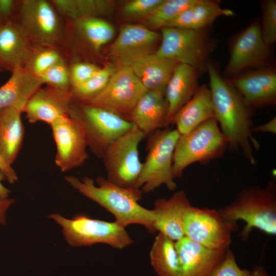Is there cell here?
Listing matches in <instances>:
<instances>
[{
    "mask_svg": "<svg viewBox=\"0 0 276 276\" xmlns=\"http://www.w3.org/2000/svg\"><path fill=\"white\" fill-rule=\"evenodd\" d=\"M178 63L155 53L145 56L129 66L147 90L164 91Z\"/></svg>",
    "mask_w": 276,
    "mask_h": 276,
    "instance_id": "cell-24",
    "label": "cell"
},
{
    "mask_svg": "<svg viewBox=\"0 0 276 276\" xmlns=\"http://www.w3.org/2000/svg\"><path fill=\"white\" fill-rule=\"evenodd\" d=\"M65 179L79 192L111 213L116 221L123 226L140 224L149 232H155L154 212L139 203L143 194L141 189L119 186L102 176L97 177V186L93 178L87 176L80 179L67 176Z\"/></svg>",
    "mask_w": 276,
    "mask_h": 276,
    "instance_id": "cell-2",
    "label": "cell"
},
{
    "mask_svg": "<svg viewBox=\"0 0 276 276\" xmlns=\"http://www.w3.org/2000/svg\"><path fill=\"white\" fill-rule=\"evenodd\" d=\"M58 13L74 21L86 16L97 17L112 9L111 3L103 0H53Z\"/></svg>",
    "mask_w": 276,
    "mask_h": 276,
    "instance_id": "cell-30",
    "label": "cell"
},
{
    "mask_svg": "<svg viewBox=\"0 0 276 276\" xmlns=\"http://www.w3.org/2000/svg\"><path fill=\"white\" fill-rule=\"evenodd\" d=\"M191 206L183 190L175 192L168 199H156L152 209L155 216V232L175 242L183 237L185 216Z\"/></svg>",
    "mask_w": 276,
    "mask_h": 276,
    "instance_id": "cell-19",
    "label": "cell"
},
{
    "mask_svg": "<svg viewBox=\"0 0 276 276\" xmlns=\"http://www.w3.org/2000/svg\"><path fill=\"white\" fill-rule=\"evenodd\" d=\"M160 38L157 32L143 25H126L121 28L109 53L121 66H129L140 58L153 53Z\"/></svg>",
    "mask_w": 276,
    "mask_h": 276,
    "instance_id": "cell-16",
    "label": "cell"
},
{
    "mask_svg": "<svg viewBox=\"0 0 276 276\" xmlns=\"http://www.w3.org/2000/svg\"><path fill=\"white\" fill-rule=\"evenodd\" d=\"M53 3L45 0H24L19 7V22L30 42L51 47L61 40L63 28Z\"/></svg>",
    "mask_w": 276,
    "mask_h": 276,
    "instance_id": "cell-11",
    "label": "cell"
},
{
    "mask_svg": "<svg viewBox=\"0 0 276 276\" xmlns=\"http://www.w3.org/2000/svg\"><path fill=\"white\" fill-rule=\"evenodd\" d=\"M152 266L159 276H178L179 265L175 241L159 233L150 252Z\"/></svg>",
    "mask_w": 276,
    "mask_h": 276,
    "instance_id": "cell-28",
    "label": "cell"
},
{
    "mask_svg": "<svg viewBox=\"0 0 276 276\" xmlns=\"http://www.w3.org/2000/svg\"><path fill=\"white\" fill-rule=\"evenodd\" d=\"M147 90L130 66H121L105 87L84 104L107 110L130 122L133 109Z\"/></svg>",
    "mask_w": 276,
    "mask_h": 276,
    "instance_id": "cell-10",
    "label": "cell"
},
{
    "mask_svg": "<svg viewBox=\"0 0 276 276\" xmlns=\"http://www.w3.org/2000/svg\"><path fill=\"white\" fill-rule=\"evenodd\" d=\"M163 0H134L126 4L123 11L133 18L147 17L163 2Z\"/></svg>",
    "mask_w": 276,
    "mask_h": 276,
    "instance_id": "cell-36",
    "label": "cell"
},
{
    "mask_svg": "<svg viewBox=\"0 0 276 276\" xmlns=\"http://www.w3.org/2000/svg\"><path fill=\"white\" fill-rule=\"evenodd\" d=\"M15 1L13 0H0V18H7L13 13Z\"/></svg>",
    "mask_w": 276,
    "mask_h": 276,
    "instance_id": "cell-40",
    "label": "cell"
},
{
    "mask_svg": "<svg viewBox=\"0 0 276 276\" xmlns=\"http://www.w3.org/2000/svg\"><path fill=\"white\" fill-rule=\"evenodd\" d=\"M270 58V47L263 41L260 26L252 22L234 39L224 74L234 77L250 68L264 67Z\"/></svg>",
    "mask_w": 276,
    "mask_h": 276,
    "instance_id": "cell-13",
    "label": "cell"
},
{
    "mask_svg": "<svg viewBox=\"0 0 276 276\" xmlns=\"http://www.w3.org/2000/svg\"><path fill=\"white\" fill-rule=\"evenodd\" d=\"M233 15V11L222 8L217 1L197 0L164 27L204 29L220 16Z\"/></svg>",
    "mask_w": 276,
    "mask_h": 276,
    "instance_id": "cell-27",
    "label": "cell"
},
{
    "mask_svg": "<svg viewBox=\"0 0 276 276\" xmlns=\"http://www.w3.org/2000/svg\"><path fill=\"white\" fill-rule=\"evenodd\" d=\"M198 71L188 65L178 63L165 89L168 107V124L172 125L177 112L187 102L199 88Z\"/></svg>",
    "mask_w": 276,
    "mask_h": 276,
    "instance_id": "cell-21",
    "label": "cell"
},
{
    "mask_svg": "<svg viewBox=\"0 0 276 276\" xmlns=\"http://www.w3.org/2000/svg\"><path fill=\"white\" fill-rule=\"evenodd\" d=\"M100 68L88 62H79L74 64L70 71L71 86L80 85L92 77Z\"/></svg>",
    "mask_w": 276,
    "mask_h": 276,
    "instance_id": "cell-38",
    "label": "cell"
},
{
    "mask_svg": "<svg viewBox=\"0 0 276 276\" xmlns=\"http://www.w3.org/2000/svg\"><path fill=\"white\" fill-rule=\"evenodd\" d=\"M168 113L165 92L147 90L133 109L130 122L147 136L168 126Z\"/></svg>",
    "mask_w": 276,
    "mask_h": 276,
    "instance_id": "cell-20",
    "label": "cell"
},
{
    "mask_svg": "<svg viewBox=\"0 0 276 276\" xmlns=\"http://www.w3.org/2000/svg\"><path fill=\"white\" fill-rule=\"evenodd\" d=\"M213 118L214 111L211 91L207 85L203 84L177 112L172 125H175L176 129L182 135Z\"/></svg>",
    "mask_w": 276,
    "mask_h": 276,
    "instance_id": "cell-23",
    "label": "cell"
},
{
    "mask_svg": "<svg viewBox=\"0 0 276 276\" xmlns=\"http://www.w3.org/2000/svg\"><path fill=\"white\" fill-rule=\"evenodd\" d=\"M249 276H268V275L262 267H256L252 271H250Z\"/></svg>",
    "mask_w": 276,
    "mask_h": 276,
    "instance_id": "cell-44",
    "label": "cell"
},
{
    "mask_svg": "<svg viewBox=\"0 0 276 276\" xmlns=\"http://www.w3.org/2000/svg\"><path fill=\"white\" fill-rule=\"evenodd\" d=\"M73 102L70 91L49 86L32 96L24 112L30 123L43 122L50 126L58 119L71 116Z\"/></svg>",
    "mask_w": 276,
    "mask_h": 276,
    "instance_id": "cell-17",
    "label": "cell"
},
{
    "mask_svg": "<svg viewBox=\"0 0 276 276\" xmlns=\"http://www.w3.org/2000/svg\"><path fill=\"white\" fill-rule=\"evenodd\" d=\"M228 82L250 109L276 103V71L266 66L238 75Z\"/></svg>",
    "mask_w": 276,
    "mask_h": 276,
    "instance_id": "cell-15",
    "label": "cell"
},
{
    "mask_svg": "<svg viewBox=\"0 0 276 276\" xmlns=\"http://www.w3.org/2000/svg\"><path fill=\"white\" fill-rule=\"evenodd\" d=\"M39 78L42 84L47 83L49 86L56 88L70 91L71 86L70 71L64 60L51 67Z\"/></svg>",
    "mask_w": 276,
    "mask_h": 276,
    "instance_id": "cell-35",
    "label": "cell"
},
{
    "mask_svg": "<svg viewBox=\"0 0 276 276\" xmlns=\"http://www.w3.org/2000/svg\"><path fill=\"white\" fill-rule=\"evenodd\" d=\"M74 25L78 33L95 50L110 41L114 34L113 26L97 17L80 18L74 21Z\"/></svg>",
    "mask_w": 276,
    "mask_h": 276,
    "instance_id": "cell-29",
    "label": "cell"
},
{
    "mask_svg": "<svg viewBox=\"0 0 276 276\" xmlns=\"http://www.w3.org/2000/svg\"><path fill=\"white\" fill-rule=\"evenodd\" d=\"M249 273L250 271L239 267L234 253L228 249L223 260L212 276H249Z\"/></svg>",
    "mask_w": 276,
    "mask_h": 276,
    "instance_id": "cell-37",
    "label": "cell"
},
{
    "mask_svg": "<svg viewBox=\"0 0 276 276\" xmlns=\"http://www.w3.org/2000/svg\"><path fill=\"white\" fill-rule=\"evenodd\" d=\"M227 147V141L214 118L180 135L173 158L175 178L180 177L184 170L194 163L205 164L221 156Z\"/></svg>",
    "mask_w": 276,
    "mask_h": 276,
    "instance_id": "cell-5",
    "label": "cell"
},
{
    "mask_svg": "<svg viewBox=\"0 0 276 276\" xmlns=\"http://www.w3.org/2000/svg\"><path fill=\"white\" fill-rule=\"evenodd\" d=\"M14 199H0V223L6 224V214L10 206L14 202Z\"/></svg>",
    "mask_w": 276,
    "mask_h": 276,
    "instance_id": "cell-42",
    "label": "cell"
},
{
    "mask_svg": "<svg viewBox=\"0 0 276 276\" xmlns=\"http://www.w3.org/2000/svg\"><path fill=\"white\" fill-rule=\"evenodd\" d=\"M50 126L56 146V166L62 172H65L82 165L89 155L79 123L70 116L58 119Z\"/></svg>",
    "mask_w": 276,
    "mask_h": 276,
    "instance_id": "cell-14",
    "label": "cell"
},
{
    "mask_svg": "<svg viewBox=\"0 0 276 276\" xmlns=\"http://www.w3.org/2000/svg\"><path fill=\"white\" fill-rule=\"evenodd\" d=\"M71 117L80 125L87 147L101 158L108 147L133 125L107 110L75 102Z\"/></svg>",
    "mask_w": 276,
    "mask_h": 276,
    "instance_id": "cell-6",
    "label": "cell"
},
{
    "mask_svg": "<svg viewBox=\"0 0 276 276\" xmlns=\"http://www.w3.org/2000/svg\"><path fill=\"white\" fill-rule=\"evenodd\" d=\"M197 0H163L146 19L153 28H164Z\"/></svg>",
    "mask_w": 276,
    "mask_h": 276,
    "instance_id": "cell-32",
    "label": "cell"
},
{
    "mask_svg": "<svg viewBox=\"0 0 276 276\" xmlns=\"http://www.w3.org/2000/svg\"><path fill=\"white\" fill-rule=\"evenodd\" d=\"M42 84L24 66L15 67L10 78L0 87V109L14 107L24 112L27 102Z\"/></svg>",
    "mask_w": 276,
    "mask_h": 276,
    "instance_id": "cell-22",
    "label": "cell"
},
{
    "mask_svg": "<svg viewBox=\"0 0 276 276\" xmlns=\"http://www.w3.org/2000/svg\"><path fill=\"white\" fill-rule=\"evenodd\" d=\"M223 220L237 226V222H245L241 234L245 239L253 228L269 235L276 234V194L274 181L265 188L249 187L242 190L235 200L219 211Z\"/></svg>",
    "mask_w": 276,
    "mask_h": 276,
    "instance_id": "cell-3",
    "label": "cell"
},
{
    "mask_svg": "<svg viewBox=\"0 0 276 276\" xmlns=\"http://www.w3.org/2000/svg\"><path fill=\"white\" fill-rule=\"evenodd\" d=\"M178 257V276H212L226 250H213L186 236L175 242Z\"/></svg>",
    "mask_w": 276,
    "mask_h": 276,
    "instance_id": "cell-18",
    "label": "cell"
},
{
    "mask_svg": "<svg viewBox=\"0 0 276 276\" xmlns=\"http://www.w3.org/2000/svg\"><path fill=\"white\" fill-rule=\"evenodd\" d=\"M6 179L4 174L0 170V199H4L8 198L11 191L4 186L2 183L3 180Z\"/></svg>",
    "mask_w": 276,
    "mask_h": 276,
    "instance_id": "cell-43",
    "label": "cell"
},
{
    "mask_svg": "<svg viewBox=\"0 0 276 276\" xmlns=\"http://www.w3.org/2000/svg\"><path fill=\"white\" fill-rule=\"evenodd\" d=\"M206 71L214 118L227 141L228 148L240 150L249 163L255 165L254 152L259 150L260 144L252 134L251 109L213 64L208 63Z\"/></svg>",
    "mask_w": 276,
    "mask_h": 276,
    "instance_id": "cell-1",
    "label": "cell"
},
{
    "mask_svg": "<svg viewBox=\"0 0 276 276\" xmlns=\"http://www.w3.org/2000/svg\"><path fill=\"white\" fill-rule=\"evenodd\" d=\"M204 29L163 28L160 43L155 53L160 57L191 66L198 73L206 71L209 56L215 45Z\"/></svg>",
    "mask_w": 276,
    "mask_h": 276,
    "instance_id": "cell-7",
    "label": "cell"
},
{
    "mask_svg": "<svg viewBox=\"0 0 276 276\" xmlns=\"http://www.w3.org/2000/svg\"><path fill=\"white\" fill-rule=\"evenodd\" d=\"M37 46L35 49L31 48L24 66L39 78L51 67L64 59L60 54L53 48Z\"/></svg>",
    "mask_w": 276,
    "mask_h": 276,
    "instance_id": "cell-33",
    "label": "cell"
},
{
    "mask_svg": "<svg viewBox=\"0 0 276 276\" xmlns=\"http://www.w3.org/2000/svg\"><path fill=\"white\" fill-rule=\"evenodd\" d=\"M116 70L111 65H106L85 82L71 87L70 92L73 101L87 103L105 87Z\"/></svg>",
    "mask_w": 276,
    "mask_h": 276,
    "instance_id": "cell-31",
    "label": "cell"
},
{
    "mask_svg": "<svg viewBox=\"0 0 276 276\" xmlns=\"http://www.w3.org/2000/svg\"><path fill=\"white\" fill-rule=\"evenodd\" d=\"M146 137L133 125L108 147L101 158L108 180L122 187H135L143 166L139 146Z\"/></svg>",
    "mask_w": 276,
    "mask_h": 276,
    "instance_id": "cell-9",
    "label": "cell"
},
{
    "mask_svg": "<svg viewBox=\"0 0 276 276\" xmlns=\"http://www.w3.org/2000/svg\"><path fill=\"white\" fill-rule=\"evenodd\" d=\"M21 113L14 107L0 109V155L11 166L18 155L23 142Z\"/></svg>",
    "mask_w": 276,
    "mask_h": 276,
    "instance_id": "cell-25",
    "label": "cell"
},
{
    "mask_svg": "<svg viewBox=\"0 0 276 276\" xmlns=\"http://www.w3.org/2000/svg\"><path fill=\"white\" fill-rule=\"evenodd\" d=\"M262 13L261 36L264 42L270 47L276 40V1H263Z\"/></svg>",
    "mask_w": 276,
    "mask_h": 276,
    "instance_id": "cell-34",
    "label": "cell"
},
{
    "mask_svg": "<svg viewBox=\"0 0 276 276\" xmlns=\"http://www.w3.org/2000/svg\"><path fill=\"white\" fill-rule=\"evenodd\" d=\"M0 170L4 174L6 179L13 183L18 180V177L12 166L8 165L0 155Z\"/></svg>",
    "mask_w": 276,
    "mask_h": 276,
    "instance_id": "cell-39",
    "label": "cell"
},
{
    "mask_svg": "<svg viewBox=\"0 0 276 276\" xmlns=\"http://www.w3.org/2000/svg\"><path fill=\"white\" fill-rule=\"evenodd\" d=\"M30 41L17 23L0 25V62L12 67L24 66L31 50Z\"/></svg>",
    "mask_w": 276,
    "mask_h": 276,
    "instance_id": "cell-26",
    "label": "cell"
},
{
    "mask_svg": "<svg viewBox=\"0 0 276 276\" xmlns=\"http://www.w3.org/2000/svg\"><path fill=\"white\" fill-rule=\"evenodd\" d=\"M1 25V22H0V25Z\"/></svg>",
    "mask_w": 276,
    "mask_h": 276,
    "instance_id": "cell-45",
    "label": "cell"
},
{
    "mask_svg": "<svg viewBox=\"0 0 276 276\" xmlns=\"http://www.w3.org/2000/svg\"><path fill=\"white\" fill-rule=\"evenodd\" d=\"M62 227L63 234L72 247L104 243L122 249L133 242L125 227L116 221L108 222L78 215L72 219L57 214L49 216Z\"/></svg>",
    "mask_w": 276,
    "mask_h": 276,
    "instance_id": "cell-8",
    "label": "cell"
},
{
    "mask_svg": "<svg viewBox=\"0 0 276 276\" xmlns=\"http://www.w3.org/2000/svg\"><path fill=\"white\" fill-rule=\"evenodd\" d=\"M180 136L176 129H158L148 135L146 150L147 154L135 188L149 193L165 185L174 190L176 183L173 171L174 149Z\"/></svg>",
    "mask_w": 276,
    "mask_h": 276,
    "instance_id": "cell-4",
    "label": "cell"
},
{
    "mask_svg": "<svg viewBox=\"0 0 276 276\" xmlns=\"http://www.w3.org/2000/svg\"><path fill=\"white\" fill-rule=\"evenodd\" d=\"M237 226L225 222L218 211L191 206L184 219L185 236L209 249L226 250Z\"/></svg>",
    "mask_w": 276,
    "mask_h": 276,
    "instance_id": "cell-12",
    "label": "cell"
},
{
    "mask_svg": "<svg viewBox=\"0 0 276 276\" xmlns=\"http://www.w3.org/2000/svg\"><path fill=\"white\" fill-rule=\"evenodd\" d=\"M252 132L276 133V118H273L267 122L252 128Z\"/></svg>",
    "mask_w": 276,
    "mask_h": 276,
    "instance_id": "cell-41",
    "label": "cell"
}]
</instances>
